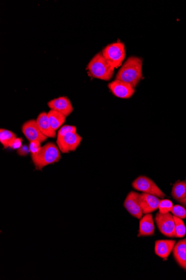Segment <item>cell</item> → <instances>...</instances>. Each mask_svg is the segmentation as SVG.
Listing matches in <instances>:
<instances>
[{"instance_id":"6da1fadb","label":"cell","mask_w":186,"mask_h":280,"mask_svg":"<svg viewBox=\"0 0 186 280\" xmlns=\"http://www.w3.org/2000/svg\"><path fill=\"white\" fill-rule=\"evenodd\" d=\"M142 59L137 57H129L118 72L116 80L136 87L142 78Z\"/></svg>"},{"instance_id":"7a4b0ae2","label":"cell","mask_w":186,"mask_h":280,"mask_svg":"<svg viewBox=\"0 0 186 280\" xmlns=\"http://www.w3.org/2000/svg\"><path fill=\"white\" fill-rule=\"evenodd\" d=\"M33 165L37 170H42L44 167L57 163L61 158V152L57 145L49 142L42 146L40 152L31 155Z\"/></svg>"},{"instance_id":"3957f363","label":"cell","mask_w":186,"mask_h":280,"mask_svg":"<svg viewBox=\"0 0 186 280\" xmlns=\"http://www.w3.org/2000/svg\"><path fill=\"white\" fill-rule=\"evenodd\" d=\"M89 74L101 80L109 81L114 75L115 69L101 52L96 54L87 66Z\"/></svg>"},{"instance_id":"277c9868","label":"cell","mask_w":186,"mask_h":280,"mask_svg":"<svg viewBox=\"0 0 186 280\" xmlns=\"http://www.w3.org/2000/svg\"><path fill=\"white\" fill-rule=\"evenodd\" d=\"M101 53L115 69H117L126 58L125 44L120 42L110 44L103 49Z\"/></svg>"},{"instance_id":"5b68a950","label":"cell","mask_w":186,"mask_h":280,"mask_svg":"<svg viewBox=\"0 0 186 280\" xmlns=\"http://www.w3.org/2000/svg\"><path fill=\"white\" fill-rule=\"evenodd\" d=\"M132 187L137 191L143 193L156 196L161 199L165 197V194L151 178L145 176H140L132 182Z\"/></svg>"},{"instance_id":"8992f818","label":"cell","mask_w":186,"mask_h":280,"mask_svg":"<svg viewBox=\"0 0 186 280\" xmlns=\"http://www.w3.org/2000/svg\"><path fill=\"white\" fill-rule=\"evenodd\" d=\"M155 222L160 232L167 237H175V222L173 216L170 212L161 214L158 212L155 217Z\"/></svg>"},{"instance_id":"52a82bcc","label":"cell","mask_w":186,"mask_h":280,"mask_svg":"<svg viewBox=\"0 0 186 280\" xmlns=\"http://www.w3.org/2000/svg\"><path fill=\"white\" fill-rule=\"evenodd\" d=\"M82 141V137L77 133H70L57 138L56 144L61 153L66 154L74 152L80 146Z\"/></svg>"},{"instance_id":"ba28073f","label":"cell","mask_w":186,"mask_h":280,"mask_svg":"<svg viewBox=\"0 0 186 280\" xmlns=\"http://www.w3.org/2000/svg\"><path fill=\"white\" fill-rule=\"evenodd\" d=\"M21 131L29 142L39 141L42 143L48 139L42 133L37 125L36 120L34 119L25 122L22 126Z\"/></svg>"},{"instance_id":"9c48e42d","label":"cell","mask_w":186,"mask_h":280,"mask_svg":"<svg viewBox=\"0 0 186 280\" xmlns=\"http://www.w3.org/2000/svg\"><path fill=\"white\" fill-rule=\"evenodd\" d=\"M139 195L140 194L134 192L129 193L124 201L123 205L129 214L140 220L143 213L140 204Z\"/></svg>"},{"instance_id":"30bf717a","label":"cell","mask_w":186,"mask_h":280,"mask_svg":"<svg viewBox=\"0 0 186 280\" xmlns=\"http://www.w3.org/2000/svg\"><path fill=\"white\" fill-rule=\"evenodd\" d=\"M108 87L115 96L121 99H129L135 92L134 87L130 84L118 80L109 83Z\"/></svg>"},{"instance_id":"8fae6325","label":"cell","mask_w":186,"mask_h":280,"mask_svg":"<svg viewBox=\"0 0 186 280\" xmlns=\"http://www.w3.org/2000/svg\"><path fill=\"white\" fill-rule=\"evenodd\" d=\"M48 106L51 110L57 111L66 117L69 116L74 110L71 101L66 97L50 100L48 103Z\"/></svg>"},{"instance_id":"7c38bea8","label":"cell","mask_w":186,"mask_h":280,"mask_svg":"<svg viewBox=\"0 0 186 280\" xmlns=\"http://www.w3.org/2000/svg\"><path fill=\"white\" fill-rule=\"evenodd\" d=\"M139 201L144 214H151L159 209L160 200L155 195L145 193L140 194Z\"/></svg>"},{"instance_id":"4fadbf2b","label":"cell","mask_w":186,"mask_h":280,"mask_svg":"<svg viewBox=\"0 0 186 280\" xmlns=\"http://www.w3.org/2000/svg\"><path fill=\"white\" fill-rule=\"evenodd\" d=\"M176 244L174 240H157L155 242V252L156 255L166 261Z\"/></svg>"},{"instance_id":"5bb4252c","label":"cell","mask_w":186,"mask_h":280,"mask_svg":"<svg viewBox=\"0 0 186 280\" xmlns=\"http://www.w3.org/2000/svg\"><path fill=\"white\" fill-rule=\"evenodd\" d=\"M155 227L153 215L145 214L139 222V228L138 237H148L155 234Z\"/></svg>"},{"instance_id":"9a60e30c","label":"cell","mask_w":186,"mask_h":280,"mask_svg":"<svg viewBox=\"0 0 186 280\" xmlns=\"http://www.w3.org/2000/svg\"><path fill=\"white\" fill-rule=\"evenodd\" d=\"M37 125L44 135L48 138H54L57 137V132L51 127L46 112H42L39 114L36 120Z\"/></svg>"},{"instance_id":"2e32d148","label":"cell","mask_w":186,"mask_h":280,"mask_svg":"<svg viewBox=\"0 0 186 280\" xmlns=\"http://www.w3.org/2000/svg\"><path fill=\"white\" fill-rule=\"evenodd\" d=\"M173 254L178 264L186 270V238L174 245Z\"/></svg>"},{"instance_id":"e0dca14e","label":"cell","mask_w":186,"mask_h":280,"mask_svg":"<svg viewBox=\"0 0 186 280\" xmlns=\"http://www.w3.org/2000/svg\"><path fill=\"white\" fill-rule=\"evenodd\" d=\"M47 115L51 127L56 132L63 126L66 121V117L57 111L50 109Z\"/></svg>"},{"instance_id":"ac0fdd59","label":"cell","mask_w":186,"mask_h":280,"mask_svg":"<svg viewBox=\"0 0 186 280\" xmlns=\"http://www.w3.org/2000/svg\"><path fill=\"white\" fill-rule=\"evenodd\" d=\"M172 197L178 201L186 198V181H178L174 184L172 190Z\"/></svg>"},{"instance_id":"d6986e66","label":"cell","mask_w":186,"mask_h":280,"mask_svg":"<svg viewBox=\"0 0 186 280\" xmlns=\"http://www.w3.org/2000/svg\"><path fill=\"white\" fill-rule=\"evenodd\" d=\"M16 137V134L12 131L3 128L0 130V142L5 149L9 148L10 143Z\"/></svg>"},{"instance_id":"ffe728a7","label":"cell","mask_w":186,"mask_h":280,"mask_svg":"<svg viewBox=\"0 0 186 280\" xmlns=\"http://www.w3.org/2000/svg\"><path fill=\"white\" fill-rule=\"evenodd\" d=\"M173 217L175 222V237L179 238L184 237L186 234V228L183 221L175 216H173Z\"/></svg>"},{"instance_id":"44dd1931","label":"cell","mask_w":186,"mask_h":280,"mask_svg":"<svg viewBox=\"0 0 186 280\" xmlns=\"http://www.w3.org/2000/svg\"><path fill=\"white\" fill-rule=\"evenodd\" d=\"M173 207L172 201L168 199L160 200L159 209L161 214H167L171 212Z\"/></svg>"},{"instance_id":"7402d4cb","label":"cell","mask_w":186,"mask_h":280,"mask_svg":"<svg viewBox=\"0 0 186 280\" xmlns=\"http://www.w3.org/2000/svg\"><path fill=\"white\" fill-rule=\"evenodd\" d=\"M77 129L76 126L65 125L62 126L57 132V138L63 137L65 134L70 133H77Z\"/></svg>"},{"instance_id":"603a6c76","label":"cell","mask_w":186,"mask_h":280,"mask_svg":"<svg viewBox=\"0 0 186 280\" xmlns=\"http://www.w3.org/2000/svg\"><path fill=\"white\" fill-rule=\"evenodd\" d=\"M171 212L173 216L179 217L180 219L183 220L186 218V209L181 205L173 206Z\"/></svg>"},{"instance_id":"cb8c5ba5","label":"cell","mask_w":186,"mask_h":280,"mask_svg":"<svg viewBox=\"0 0 186 280\" xmlns=\"http://www.w3.org/2000/svg\"><path fill=\"white\" fill-rule=\"evenodd\" d=\"M42 143L39 141H31L29 144L30 153L31 155L37 154L42 147Z\"/></svg>"},{"instance_id":"d4e9b609","label":"cell","mask_w":186,"mask_h":280,"mask_svg":"<svg viewBox=\"0 0 186 280\" xmlns=\"http://www.w3.org/2000/svg\"><path fill=\"white\" fill-rule=\"evenodd\" d=\"M22 139L21 138L16 137L15 138L10 144L9 148L14 150L19 149L22 145Z\"/></svg>"},{"instance_id":"484cf974","label":"cell","mask_w":186,"mask_h":280,"mask_svg":"<svg viewBox=\"0 0 186 280\" xmlns=\"http://www.w3.org/2000/svg\"><path fill=\"white\" fill-rule=\"evenodd\" d=\"M17 153L20 156H26L30 153L29 145L23 144L18 150Z\"/></svg>"},{"instance_id":"4316f807","label":"cell","mask_w":186,"mask_h":280,"mask_svg":"<svg viewBox=\"0 0 186 280\" xmlns=\"http://www.w3.org/2000/svg\"><path fill=\"white\" fill-rule=\"evenodd\" d=\"M179 202L186 206V198L181 201H179Z\"/></svg>"}]
</instances>
